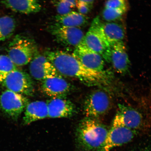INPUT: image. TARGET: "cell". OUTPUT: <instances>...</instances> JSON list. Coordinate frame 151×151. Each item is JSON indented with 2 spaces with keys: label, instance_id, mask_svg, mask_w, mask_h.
Segmentation results:
<instances>
[{
  "label": "cell",
  "instance_id": "cell-4",
  "mask_svg": "<svg viewBox=\"0 0 151 151\" xmlns=\"http://www.w3.org/2000/svg\"><path fill=\"white\" fill-rule=\"evenodd\" d=\"M0 84L7 90L23 95L31 96L35 91L31 77L18 69L0 76Z\"/></svg>",
  "mask_w": 151,
  "mask_h": 151
},
{
  "label": "cell",
  "instance_id": "cell-5",
  "mask_svg": "<svg viewBox=\"0 0 151 151\" xmlns=\"http://www.w3.org/2000/svg\"><path fill=\"white\" fill-rule=\"evenodd\" d=\"M29 103L24 96L6 90L0 96V110L7 117L17 120Z\"/></svg>",
  "mask_w": 151,
  "mask_h": 151
},
{
  "label": "cell",
  "instance_id": "cell-3",
  "mask_svg": "<svg viewBox=\"0 0 151 151\" xmlns=\"http://www.w3.org/2000/svg\"><path fill=\"white\" fill-rule=\"evenodd\" d=\"M36 44L33 40L22 35H16L9 43L8 56L17 66L26 65L37 53Z\"/></svg>",
  "mask_w": 151,
  "mask_h": 151
},
{
  "label": "cell",
  "instance_id": "cell-8",
  "mask_svg": "<svg viewBox=\"0 0 151 151\" xmlns=\"http://www.w3.org/2000/svg\"><path fill=\"white\" fill-rule=\"evenodd\" d=\"M72 55L82 65L92 70L101 73L109 71L105 69V62L102 57L87 47L83 40L76 47Z\"/></svg>",
  "mask_w": 151,
  "mask_h": 151
},
{
  "label": "cell",
  "instance_id": "cell-14",
  "mask_svg": "<svg viewBox=\"0 0 151 151\" xmlns=\"http://www.w3.org/2000/svg\"><path fill=\"white\" fill-rule=\"evenodd\" d=\"M110 63L117 72L125 75L129 73L130 62L123 41L114 43L110 46Z\"/></svg>",
  "mask_w": 151,
  "mask_h": 151
},
{
  "label": "cell",
  "instance_id": "cell-13",
  "mask_svg": "<svg viewBox=\"0 0 151 151\" xmlns=\"http://www.w3.org/2000/svg\"><path fill=\"white\" fill-rule=\"evenodd\" d=\"M41 89L45 95L52 99L65 98L71 91V86L61 76L42 81Z\"/></svg>",
  "mask_w": 151,
  "mask_h": 151
},
{
  "label": "cell",
  "instance_id": "cell-20",
  "mask_svg": "<svg viewBox=\"0 0 151 151\" xmlns=\"http://www.w3.org/2000/svg\"><path fill=\"white\" fill-rule=\"evenodd\" d=\"M16 26V22L11 17L5 16L0 18V42L12 36Z\"/></svg>",
  "mask_w": 151,
  "mask_h": 151
},
{
  "label": "cell",
  "instance_id": "cell-17",
  "mask_svg": "<svg viewBox=\"0 0 151 151\" xmlns=\"http://www.w3.org/2000/svg\"><path fill=\"white\" fill-rule=\"evenodd\" d=\"M1 3L6 8L22 14H35L41 9L40 0H3Z\"/></svg>",
  "mask_w": 151,
  "mask_h": 151
},
{
  "label": "cell",
  "instance_id": "cell-7",
  "mask_svg": "<svg viewBox=\"0 0 151 151\" xmlns=\"http://www.w3.org/2000/svg\"><path fill=\"white\" fill-rule=\"evenodd\" d=\"M135 131L125 127L116 116L106 139L99 151H109L131 141L134 137Z\"/></svg>",
  "mask_w": 151,
  "mask_h": 151
},
{
  "label": "cell",
  "instance_id": "cell-23",
  "mask_svg": "<svg viewBox=\"0 0 151 151\" xmlns=\"http://www.w3.org/2000/svg\"><path fill=\"white\" fill-rule=\"evenodd\" d=\"M125 14L122 11L117 9L105 8L102 12V18L106 22L118 21L120 20L123 16Z\"/></svg>",
  "mask_w": 151,
  "mask_h": 151
},
{
  "label": "cell",
  "instance_id": "cell-18",
  "mask_svg": "<svg viewBox=\"0 0 151 151\" xmlns=\"http://www.w3.org/2000/svg\"><path fill=\"white\" fill-rule=\"evenodd\" d=\"M48 107L46 102L36 101L28 104L23 117L24 124H29L37 121L48 117Z\"/></svg>",
  "mask_w": 151,
  "mask_h": 151
},
{
  "label": "cell",
  "instance_id": "cell-24",
  "mask_svg": "<svg viewBox=\"0 0 151 151\" xmlns=\"http://www.w3.org/2000/svg\"><path fill=\"white\" fill-rule=\"evenodd\" d=\"M105 8L117 9L126 13L128 9L127 0H107L106 2Z\"/></svg>",
  "mask_w": 151,
  "mask_h": 151
},
{
  "label": "cell",
  "instance_id": "cell-10",
  "mask_svg": "<svg viewBox=\"0 0 151 151\" xmlns=\"http://www.w3.org/2000/svg\"><path fill=\"white\" fill-rule=\"evenodd\" d=\"M29 70L32 76L37 81L61 76L46 56L37 53L30 62Z\"/></svg>",
  "mask_w": 151,
  "mask_h": 151
},
{
  "label": "cell",
  "instance_id": "cell-19",
  "mask_svg": "<svg viewBox=\"0 0 151 151\" xmlns=\"http://www.w3.org/2000/svg\"><path fill=\"white\" fill-rule=\"evenodd\" d=\"M55 20L56 23L61 25L76 28L86 25L88 21L86 15L74 11L65 14L57 15Z\"/></svg>",
  "mask_w": 151,
  "mask_h": 151
},
{
  "label": "cell",
  "instance_id": "cell-22",
  "mask_svg": "<svg viewBox=\"0 0 151 151\" xmlns=\"http://www.w3.org/2000/svg\"><path fill=\"white\" fill-rule=\"evenodd\" d=\"M18 69L8 55H0V76Z\"/></svg>",
  "mask_w": 151,
  "mask_h": 151
},
{
  "label": "cell",
  "instance_id": "cell-6",
  "mask_svg": "<svg viewBox=\"0 0 151 151\" xmlns=\"http://www.w3.org/2000/svg\"><path fill=\"white\" fill-rule=\"evenodd\" d=\"M111 99L108 93L102 90L94 91L87 96L83 109L87 117L97 118L108 112Z\"/></svg>",
  "mask_w": 151,
  "mask_h": 151
},
{
  "label": "cell",
  "instance_id": "cell-12",
  "mask_svg": "<svg viewBox=\"0 0 151 151\" xmlns=\"http://www.w3.org/2000/svg\"><path fill=\"white\" fill-rule=\"evenodd\" d=\"M92 22L109 46L123 41L125 35L123 25L118 21L104 22L99 17L94 18Z\"/></svg>",
  "mask_w": 151,
  "mask_h": 151
},
{
  "label": "cell",
  "instance_id": "cell-15",
  "mask_svg": "<svg viewBox=\"0 0 151 151\" xmlns=\"http://www.w3.org/2000/svg\"><path fill=\"white\" fill-rule=\"evenodd\" d=\"M46 103L49 118L71 117L77 112L74 104L65 98H54Z\"/></svg>",
  "mask_w": 151,
  "mask_h": 151
},
{
  "label": "cell",
  "instance_id": "cell-1",
  "mask_svg": "<svg viewBox=\"0 0 151 151\" xmlns=\"http://www.w3.org/2000/svg\"><path fill=\"white\" fill-rule=\"evenodd\" d=\"M45 56L60 74L75 77L88 86L106 84L112 78L109 72L101 73L85 67L72 55L61 51H47Z\"/></svg>",
  "mask_w": 151,
  "mask_h": 151
},
{
  "label": "cell",
  "instance_id": "cell-16",
  "mask_svg": "<svg viewBox=\"0 0 151 151\" xmlns=\"http://www.w3.org/2000/svg\"><path fill=\"white\" fill-rule=\"evenodd\" d=\"M116 116L125 127L134 131L140 128L142 124L143 117L141 113L124 104H119Z\"/></svg>",
  "mask_w": 151,
  "mask_h": 151
},
{
  "label": "cell",
  "instance_id": "cell-21",
  "mask_svg": "<svg viewBox=\"0 0 151 151\" xmlns=\"http://www.w3.org/2000/svg\"><path fill=\"white\" fill-rule=\"evenodd\" d=\"M76 0H52V3L59 15L65 14L71 12L76 5Z\"/></svg>",
  "mask_w": 151,
  "mask_h": 151
},
{
  "label": "cell",
  "instance_id": "cell-11",
  "mask_svg": "<svg viewBox=\"0 0 151 151\" xmlns=\"http://www.w3.org/2000/svg\"><path fill=\"white\" fill-rule=\"evenodd\" d=\"M83 41L90 50L100 55L104 60L110 63V46L102 36L96 25L92 22Z\"/></svg>",
  "mask_w": 151,
  "mask_h": 151
},
{
  "label": "cell",
  "instance_id": "cell-26",
  "mask_svg": "<svg viewBox=\"0 0 151 151\" xmlns=\"http://www.w3.org/2000/svg\"><path fill=\"white\" fill-rule=\"evenodd\" d=\"M79 1L83 2L90 5L93 6L94 0H79Z\"/></svg>",
  "mask_w": 151,
  "mask_h": 151
},
{
  "label": "cell",
  "instance_id": "cell-25",
  "mask_svg": "<svg viewBox=\"0 0 151 151\" xmlns=\"http://www.w3.org/2000/svg\"><path fill=\"white\" fill-rule=\"evenodd\" d=\"M76 6L77 7L79 13L84 15L89 13L92 8V6L79 0H76Z\"/></svg>",
  "mask_w": 151,
  "mask_h": 151
},
{
  "label": "cell",
  "instance_id": "cell-9",
  "mask_svg": "<svg viewBox=\"0 0 151 151\" xmlns=\"http://www.w3.org/2000/svg\"><path fill=\"white\" fill-rule=\"evenodd\" d=\"M48 31L58 43L65 46L76 47L82 42L84 35L80 29L56 23L48 28Z\"/></svg>",
  "mask_w": 151,
  "mask_h": 151
},
{
  "label": "cell",
  "instance_id": "cell-2",
  "mask_svg": "<svg viewBox=\"0 0 151 151\" xmlns=\"http://www.w3.org/2000/svg\"><path fill=\"white\" fill-rule=\"evenodd\" d=\"M108 132L97 118L86 117L79 124L76 132L77 147L81 151H99Z\"/></svg>",
  "mask_w": 151,
  "mask_h": 151
}]
</instances>
